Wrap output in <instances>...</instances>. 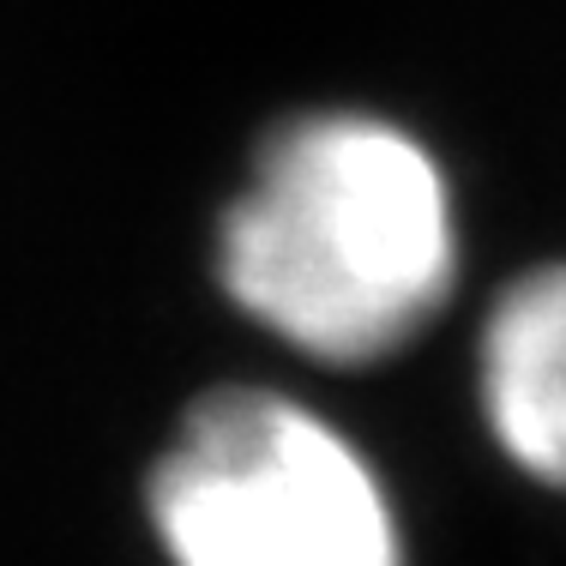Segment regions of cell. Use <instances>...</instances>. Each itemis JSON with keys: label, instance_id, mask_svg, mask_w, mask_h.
<instances>
[{"label": "cell", "instance_id": "obj_1", "mask_svg": "<svg viewBox=\"0 0 566 566\" xmlns=\"http://www.w3.org/2000/svg\"><path fill=\"white\" fill-rule=\"evenodd\" d=\"M218 283L253 326L314 361L398 356L458 283L447 169L374 109L283 120L218 223Z\"/></svg>", "mask_w": 566, "mask_h": 566}, {"label": "cell", "instance_id": "obj_2", "mask_svg": "<svg viewBox=\"0 0 566 566\" xmlns=\"http://www.w3.org/2000/svg\"><path fill=\"white\" fill-rule=\"evenodd\" d=\"M175 566H403L380 476L283 392H211L151 470Z\"/></svg>", "mask_w": 566, "mask_h": 566}, {"label": "cell", "instance_id": "obj_3", "mask_svg": "<svg viewBox=\"0 0 566 566\" xmlns=\"http://www.w3.org/2000/svg\"><path fill=\"white\" fill-rule=\"evenodd\" d=\"M482 416L524 476L566 494V265H536L489 307Z\"/></svg>", "mask_w": 566, "mask_h": 566}]
</instances>
